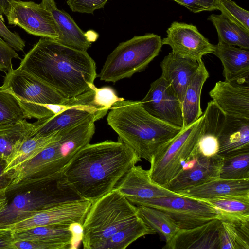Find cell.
I'll use <instances>...</instances> for the list:
<instances>
[{
	"label": "cell",
	"mask_w": 249,
	"mask_h": 249,
	"mask_svg": "<svg viewBox=\"0 0 249 249\" xmlns=\"http://www.w3.org/2000/svg\"><path fill=\"white\" fill-rule=\"evenodd\" d=\"M218 141L222 157L249 152V119L226 115Z\"/></svg>",
	"instance_id": "cell-22"
},
{
	"label": "cell",
	"mask_w": 249,
	"mask_h": 249,
	"mask_svg": "<svg viewBox=\"0 0 249 249\" xmlns=\"http://www.w3.org/2000/svg\"><path fill=\"white\" fill-rule=\"evenodd\" d=\"M19 58L15 50L0 36V71H9L13 69L12 60Z\"/></svg>",
	"instance_id": "cell-42"
},
{
	"label": "cell",
	"mask_w": 249,
	"mask_h": 249,
	"mask_svg": "<svg viewBox=\"0 0 249 249\" xmlns=\"http://www.w3.org/2000/svg\"><path fill=\"white\" fill-rule=\"evenodd\" d=\"M223 157H204L195 148L179 172L164 187L175 192L196 186L219 178Z\"/></svg>",
	"instance_id": "cell-15"
},
{
	"label": "cell",
	"mask_w": 249,
	"mask_h": 249,
	"mask_svg": "<svg viewBox=\"0 0 249 249\" xmlns=\"http://www.w3.org/2000/svg\"><path fill=\"white\" fill-rule=\"evenodd\" d=\"M221 61L225 81L249 84V50L225 44L214 45L212 53Z\"/></svg>",
	"instance_id": "cell-21"
},
{
	"label": "cell",
	"mask_w": 249,
	"mask_h": 249,
	"mask_svg": "<svg viewBox=\"0 0 249 249\" xmlns=\"http://www.w3.org/2000/svg\"><path fill=\"white\" fill-rule=\"evenodd\" d=\"M108 0H67V4L74 12L93 14L104 7Z\"/></svg>",
	"instance_id": "cell-39"
},
{
	"label": "cell",
	"mask_w": 249,
	"mask_h": 249,
	"mask_svg": "<svg viewBox=\"0 0 249 249\" xmlns=\"http://www.w3.org/2000/svg\"><path fill=\"white\" fill-rule=\"evenodd\" d=\"M91 87L95 91V98L97 104L107 111L110 110L116 102L124 100V98L118 97L109 87L98 88L93 84Z\"/></svg>",
	"instance_id": "cell-38"
},
{
	"label": "cell",
	"mask_w": 249,
	"mask_h": 249,
	"mask_svg": "<svg viewBox=\"0 0 249 249\" xmlns=\"http://www.w3.org/2000/svg\"><path fill=\"white\" fill-rule=\"evenodd\" d=\"M203 200L217 210L221 221L237 223L249 222V197L219 196Z\"/></svg>",
	"instance_id": "cell-30"
},
{
	"label": "cell",
	"mask_w": 249,
	"mask_h": 249,
	"mask_svg": "<svg viewBox=\"0 0 249 249\" xmlns=\"http://www.w3.org/2000/svg\"><path fill=\"white\" fill-rule=\"evenodd\" d=\"M204 122L195 149L204 157L216 155L219 151L218 137L226 115L212 100L203 112Z\"/></svg>",
	"instance_id": "cell-25"
},
{
	"label": "cell",
	"mask_w": 249,
	"mask_h": 249,
	"mask_svg": "<svg viewBox=\"0 0 249 249\" xmlns=\"http://www.w3.org/2000/svg\"><path fill=\"white\" fill-rule=\"evenodd\" d=\"M14 231L9 228H0V249H14Z\"/></svg>",
	"instance_id": "cell-43"
},
{
	"label": "cell",
	"mask_w": 249,
	"mask_h": 249,
	"mask_svg": "<svg viewBox=\"0 0 249 249\" xmlns=\"http://www.w3.org/2000/svg\"><path fill=\"white\" fill-rule=\"evenodd\" d=\"M183 6L191 12L196 13L202 11L218 10L220 0H171Z\"/></svg>",
	"instance_id": "cell-40"
},
{
	"label": "cell",
	"mask_w": 249,
	"mask_h": 249,
	"mask_svg": "<svg viewBox=\"0 0 249 249\" xmlns=\"http://www.w3.org/2000/svg\"><path fill=\"white\" fill-rule=\"evenodd\" d=\"M138 216L137 207L114 188L92 203L82 224L83 248L94 249Z\"/></svg>",
	"instance_id": "cell-5"
},
{
	"label": "cell",
	"mask_w": 249,
	"mask_h": 249,
	"mask_svg": "<svg viewBox=\"0 0 249 249\" xmlns=\"http://www.w3.org/2000/svg\"><path fill=\"white\" fill-rule=\"evenodd\" d=\"M140 161L136 153L119 139L89 143L64 167L61 178L81 198L93 203L115 188Z\"/></svg>",
	"instance_id": "cell-1"
},
{
	"label": "cell",
	"mask_w": 249,
	"mask_h": 249,
	"mask_svg": "<svg viewBox=\"0 0 249 249\" xmlns=\"http://www.w3.org/2000/svg\"><path fill=\"white\" fill-rule=\"evenodd\" d=\"M19 68L44 82L66 98L90 89L97 74L87 51L41 37L21 60Z\"/></svg>",
	"instance_id": "cell-2"
},
{
	"label": "cell",
	"mask_w": 249,
	"mask_h": 249,
	"mask_svg": "<svg viewBox=\"0 0 249 249\" xmlns=\"http://www.w3.org/2000/svg\"><path fill=\"white\" fill-rule=\"evenodd\" d=\"M33 124L26 119L0 125V157L7 163L22 142L31 136Z\"/></svg>",
	"instance_id": "cell-28"
},
{
	"label": "cell",
	"mask_w": 249,
	"mask_h": 249,
	"mask_svg": "<svg viewBox=\"0 0 249 249\" xmlns=\"http://www.w3.org/2000/svg\"><path fill=\"white\" fill-rule=\"evenodd\" d=\"M209 76V72L201 60L197 71L188 86L183 97V128L192 124L203 114L200 107L201 93Z\"/></svg>",
	"instance_id": "cell-26"
},
{
	"label": "cell",
	"mask_w": 249,
	"mask_h": 249,
	"mask_svg": "<svg viewBox=\"0 0 249 249\" xmlns=\"http://www.w3.org/2000/svg\"><path fill=\"white\" fill-rule=\"evenodd\" d=\"M215 27L218 43L249 50V31L229 19L223 14H212L208 18Z\"/></svg>",
	"instance_id": "cell-31"
},
{
	"label": "cell",
	"mask_w": 249,
	"mask_h": 249,
	"mask_svg": "<svg viewBox=\"0 0 249 249\" xmlns=\"http://www.w3.org/2000/svg\"><path fill=\"white\" fill-rule=\"evenodd\" d=\"M166 33L162 45H169L172 52L180 57L199 61L204 55L213 52L214 45L195 25L174 21Z\"/></svg>",
	"instance_id": "cell-16"
},
{
	"label": "cell",
	"mask_w": 249,
	"mask_h": 249,
	"mask_svg": "<svg viewBox=\"0 0 249 249\" xmlns=\"http://www.w3.org/2000/svg\"><path fill=\"white\" fill-rule=\"evenodd\" d=\"M14 0H0V11L6 15Z\"/></svg>",
	"instance_id": "cell-45"
},
{
	"label": "cell",
	"mask_w": 249,
	"mask_h": 249,
	"mask_svg": "<svg viewBox=\"0 0 249 249\" xmlns=\"http://www.w3.org/2000/svg\"><path fill=\"white\" fill-rule=\"evenodd\" d=\"M150 115L174 127L183 128L182 104L174 89L161 76L152 82L140 101Z\"/></svg>",
	"instance_id": "cell-14"
},
{
	"label": "cell",
	"mask_w": 249,
	"mask_h": 249,
	"mask_svg": "<svg viewBox=\"0 0 249 249\" xmlns=\"http://www.w3.org/2000/svg\"><path fill=\"white\" fill-rule=\"evenodd\" d=\"M7 198L6 189L0 190V212L5 207L7 204Z\"/></svg>",
	"instance_id": "cell-46"
},
{
	"label": "cell",
	"mask_w": 249,
	"mask_h": 249,
	"mask_svg": "<svg viewBox=\"0 0 249 249\" xmlns=\"http://www.w3.org/2000/svg\"><path fill=\"white\" fill-rule=\"evenodd\" d=\"M7 164V161L0 157V190L6 189L12 181L11 172L4 173Z\"/></svg>",
	"instance_id": "cell-44"
},
{
	"label": "cell",
	"mask_w": 249,
	"mask_h": 249,
	"mask_svg": "<svg viewBox=\"0 0 249 249\" xmlns=\"http://www.w3.org/2000/svg\"><path fill=\"white\" fill-rule=\"evenodd\" d=\"M17 99L26 119L37 120L53 115V105L65 104L68 98L18 67L7 72L1 86Z\"/></svg>",
	"instance_id": "cell-8"
},
{
	"label": "cell",
	"mask_w": 249,
	"mask_h": 249,
	"mask_svg": "<svg viewBox=\"0 0 249 249\" xmlns=\"http://www.w3.org/2000/svg\"><path fill=\"white\" fill-rule=\"evenodd\" d=\"M155 233L139 216L132 223L97 245L94 249H124L140 237Z\"/></svg>",
	"instance_id": "cell-32"
},
{
	"label": "cell",
	"mask_w": 249,
	"mask_h": 249,
	"mask_svg": "<svg viewBox=\"0 0 249 249\" xmlns=\"http://www.w3.org/2000/svg\"><path fill=\"white\" fill-rule=\"evenodd\" d=\"M138 215L156 233L170 241L180 230L170 216L159 209L147 206H138Z\"/></svg>",
	"instance_id": "cell-33"
},
{
	"label": "cell",
	"mask_w": 249,
	"mask_h": 249,
	"mask_svg": "<svg viewBox=\"0 0 249 249\" xmlns=\"http://www.w3.org/2000/svg\"><path fill=\"white\" fill-rule=\"evenodd\" d=\"M139 206L154 207L165 212L180 229L194 228L215 219L221 220L213 206L205 200L184 196L148 199Z\"/></svg>",
	"instance_id": "cell-11"
},
{
	"label": "cell",
	"mask_w": 249,
	"mask_h": 249,
	"mask_svg": "<svg viewBox=\"0 0 249 249\" xmlns=\"http://www.w3.org/2000/svg\"><path fill=\"white\" fill-rule=\"evenodd\" d=\"M221 222L215 219L194 228L180 229L163 249H219Z\"/></svg>",
	"instance_id": "cell-19"
},
{
	"label": "cell",
	"mask_w": 249,
	"mask_h": 249,
	"mask_svg": "<svg viewBox=\"0 0 249 249\" xmlns=\"http://www.w3.org/2000/svg\"><path fill=\"white\" fill-rule=\"evenodd\" d=\"M92 85L90 89L68 98L65 104L54 106L53 115L33 123V130L31 136L61 131L91 118L97 121L104 117L108 111L97 104Z\"/></svg>",
	"instance_id": "cell-10"
},
{
	"label": "cell",
	"mask_w": 249,
	"mask_h": 249,
	"mask_svg": "<svg viewBox=\"0 0 249 249\" xmlns=\"http://www.w3.org/2000/svg\"><path fill=\"white\" fill-rule=\"evenodd\" d=\"M14 249H71L70 226H40L15 231Z\"/></svg>",
	"instance_id": "cell-17"
},
{
	"label": "cell",
	"mask_w": 249,
	"mask_h": 249,
	"mask_svg": "<svg viewBox=\"0 0 249 249\" xmlns=\"http://www.w3.org/2000/svg\"><path fill=\"white\" fill-rule=\"evenodd\" d=\"M8 24L34 36L57 40L59 31L49 9L42 2L14 0L5 15Z\"/></svg>",
	"instance_id": "cell-12"
},
{
	"label": "cell",
	"mask_w": 249,
	"mask_h": 249,
	"mask_svg": "<svg viewBox=\"0 0 249 249\" xmlns=\"http://www.w3.org/2000/svg\"><path fill=\"white\" fill-rule=\"evenodd\" d=\"M49 9L59 31V37L56 40L65 46L87 51L91 46L92 42L71 16L56 6Z\"/></svg>",
	"instance_id": "cell-27"
},
{
	"label": "cell",
	"mask_w": 249,
	"mask_h": 249,
	"mask_svg": "<svg viewBox=\"0 0 249 249\" xmlns=\"http://www.w3.org/2000/svg\"><path fill=\"white\" fill-rule=\"evenodd\" d=\"M209 94L226 115L249 119V84L219 81Z\"/></svg>",
	"instance_id": "cell-20"
},
{
	"label": "cell",
	"mask_w": 249,
	"mask_h": 249,
	"mask_svg": "<svg viewBox=\"0 0 249 249\" xmlns=\"http://www.w3.org/2000/svg\"><path fill=\"white\" fill-rule=\"evenodd\" d=\"M91 204L90 201L82 198L66 201L40 211L5 228L15 231L40 226L69 227L74 223L82 225Z\"/></svg>",
	"instance_id": "cell-13"
},
{
	"label": "cell",
	"mask_w": 249,
	"mask_h": 249,
	"mask_svg": "<svg viewBox=\"0 0 249 249\" xmlns=\"http://www.w3.org/2000/svg\"><path fill=\"white\" fill-rule=\"evenodd\" d=\"M219 240V249H249V222L222 221Z\"/></svg>",
	"instance_id": "cell-34"
},
{
	"label": "cell",
	"mask_w": 249,
	"mask_h": 249,
	"mask_svg": "<svg viewBox=\"0 0 249 249\" xmlns=\"http://www.w3.org/2000/svg\"><path fill=\"white\" fill-rule=\"evenodd\" d=\"M95 122L91 118L61 130L57 140L14 170V182L28 187L59 176L73 156L89 143Z\"/></svg>",
	"instance_id": "cell-4"
},
{
	"label": "cell",
	"mask_w": 249,
	"mask_h": 249,
	"mask_svg": "<svg viewBox=\"0 0 249 249\" xmlns=\"http://www.w3.org/2000/svg\"><path fill=\"white\" fill-rule=\"evenodd\" d=\"M41 2L48 8L56 6L54 0H42Z\"/></svg>",
	"instance_id": "cell-47"
},
{
	"label": "cell",
	"mask_w": 249,
	"mask_h": 249,
	"mask_svg": "<svg viewBox=\"0 0 249 249\" xmlns=\"http://www.w3.org/2000/svg\"><path fill=\"white\" fill-rule=\"evenodd\" d=\"M6 195L7 204L0 212V228H5L60 203L81 198L63 183L61 175Z\"/></svg>",
	"instance_id": "cell-6"
},
{
	"label": "cell",
	"mask_w": 249,
	"mask_h": 249,
	"mask_svg": "<svg viewBox=\"0 0 249 249\" xmlns=\"http://www.w3.org/2000/svg\"><path fill=\"white\" fill-rule=\"evenodd\" d=\"M60 135V131H59L28 137L22 142L7 163L4 173L14 170L22 163L34 158L57 140Z\"/></svg>",
	"instance_id": "cell-29"
},
{
	"label": "cell",
	"mask_w": 249,
	"mask_h": 249,
	"mask_svg": "<svg viewBox=\"0 0 249 249\" xmlns=\"http://www.w3.org/2000/svg\"><path fill=\"white\" fill-rule=\"evenodd\" d=\"M219 178L232 180L249 178V152L223 157Z\"/></svg>",
	"instance_id": "cell-35"
},
{
	"label": "cell",
	"mask_w": 249,
	"mask_h": 249,
	"mask_svg": "<svg viewBox=\"0 0 249 249\" xmlns=\"http://www.w3.org/2000/svg\"><path fill=\"white\" fill-rule=\"evenodd\" d=\"M132 204L139 206L146 200L172 196H183L171 191L153 181L148 170L134 165L116 187Z\"/></svg>",
	"instance_id": "cell-18"
},
{
	"label": "cell",
	"mask_w": 249,
	"mask_h": 249,
	"mask_svg": "<svg viewBox=\"0 0 249 249\" xmlns=\"http://www.w3.org/2000/svg\"><path fill=\"white\" fill-rule=\"evenodd\" d=\"M0 36L15 51H23L25 42L16 32H12L4 23L2 14L0 11Z\"/></svg>",
	"instance_id": "cell-41"
},
{
	"label": "cell",
	"mask_w": 249,
	"mask_h": 249,
	"mask_svg": "<svg viewBox=\"0 0 249 249\" xmlns=\"http://www.w3.org/2000/svg\"><path fill=\"white\" fill-rule=\"evenodd\" d=\"M25 115L15 97L0 87V125L26 119Z\"/></svg>",
	"instance_id": "cell-36"
},
{
	"label": "cell",
	"mask_w": 249,
	"mask_h": 249,
	"mask_svg": "<svg viewBox=\"0 0 249 249\" xmlns=\"http://www.w3.org/2000/svg\"><path fill=\"white\" fill-rule=\"evenodd\" d=\"M203 122V113L197 120L182 128L158 149L148 170L153 181L164 187L179 172L196 145Z\"/></svg>",
	"instance_id": "cell-9"
},
{
	"label": "cell",
	"mask_w": 249,
	"mask_h": 249,
	"mask_svg": "<svg viewBox=\"0 0 249 249\" xmlns=\"http://www.w3.org/2000/svg\"><path fill=\"white\" fill-rule=\"evenodd\" d=\"M178 193L201 200L219 196L249 197V178L232 180L218 178Z\"/></svg>",
	"instance_id": "cell-24"
},
{
	"label": "cell",
	"mask_w": 249,
	"mask_h": 249,
	"mask_svg": "<svg viewBox=\"0 0 249 249\" xmlns=\"http://www.w3.org/2000/svg\"><path fill=\"white\" fill-rule=\"evenodd\" d=\"M110 110L107 122L118 135V139L149 162L158 149L182 129L153 117L140 101H119Z\"/></svg>",
	"instance_id": "cell-3"
},
{
	"label": "cell",
	"mask_w": 249,
	"mask_h": 249,
	"mask_svg": "<svg viewBox=\"0 0 249 249\" xmlns=\"http://www.w3.org/2000/svg\"><path fill=\"white\" fill-rule=\"evenodd\" d=\"M162 46L161 36L153 33L120 43L108 55L98 75L100 79L114 83L143 71L158 55Z\"/></svg>",
	"instance_id": "cell-7"
},
{
	"label": "cell",
	"mask_w": 249,
	"mask_h": 249,
	"mask_svg": "<svg viewBox=\"0 0 249 249\" xmlns=\"http://www.w3.org/2000/svg\"><path fill=\"white\" fill-rule=\"evenodd\" d=\"M199 62L171 52L160 64L161 76L172 86L181 104L185 91L197 71Z\"/></svg>",
	"instance_id": "cell-23"
},
{
	"label": "cell",
	"mask_w": 249,
	"mask_h": 249,
	"mask_svg": "<svg viewBox=\"0 0 249 249\" xmlns=\"http://www.w3.org/2000/svg\"><path fill=\"white\" fill-rule=\"evenodd\" d=\"M218 10L229 19L249 31V12L231 0H220Z\"/></svg>",
	"instance_id": "cell-37"
}]
</instances>
